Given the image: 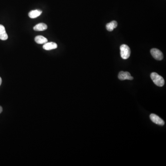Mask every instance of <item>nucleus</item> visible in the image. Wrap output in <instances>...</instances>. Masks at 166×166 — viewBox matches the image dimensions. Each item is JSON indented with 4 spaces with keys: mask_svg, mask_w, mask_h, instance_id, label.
I'll return each mask as SVG.
<instances>
[{
    "mask_svg": "<svg viewBox=\"0 0 166 166\" xmlns=\"http://www.w3.org/2000/svg\"><path fill=\"white\" fill-rule=\"evenodd\" d=\"M120 50L121 57L123 59H127L130 56V49L127 45H121L120 47Z\"/></svg>",
    "mask_w": 166,
    "mask_h": 166,
    "instance_id": "obj_2",
    "label": "nucleus"
},
{
    "mask_svg": "<svg viewBox=\"0 0 166 166\" xmlns=\"http://www.w3.org/2000/svg\"><path fill=\"white\" fill-rule=\"evenodd\" d=\"M119 79L121 80H132L133 78L131 75L130 73L128 72H123L121 71L119 73L118 75Z\"/></svg>",
    "mask_w": 166,
    "mask_h": 166,
    "instance_id": "obj_4",
    "label": "nucleus"
},
{
    "mask_svg": "<svg viewBox=\"0 0 166 166\" xmlns=\"http://www.w3.org/2000/svg\"><path fill=\"white\" fill-rule=\"evenodd\" d=\"M150 118L152 121L153 122L157 125L163 126L165 124V122L163 120L156 114H150Z\"/></svg>",
    "mask_w": 166,
    "mask_h": 166,
    "instance_id": "obj_5",
    "label": "nucleus"
},
{
    "mask_svg": "<svg viewBox=\"0 0 166 166\" xmlns=\"http://www.w3.org/2000/svg\"><path fill=\"white\" fill-rule=\"evenodd\" d=\"M2 112V108L1 106H0V114Z\"/></svg>",
    "mask_w": 166,
    "mask_h": 166,
    "instance_id": "obj_12",
    "label": "nucleus"
},
{
    "mask_svg": "<svg viewBox=\"0 0 166 166\" xmlns=\"http://www.w3.org/2000/svg\"><path fill=\"white\" fill-rule=\"evenodd\" d=\"M8 38V34L6 32L5 27L2 24H0V39L1 40H6Z\"/></svg>",
    "mask_w": 166,
    "mask_h": 166,
    "instance_id": "obj_6",
    "label": "nucleus"
},
{
    "mask_svg": "<svg viewBox=\"0 0 166 166\" xmlns=\"http://www.w3.org/2000/svg\"><path fill=\"white\" fill-rule=\"evenodd\" d=\"M150 53L154 58L158 60H161L163 59V55L160 50L156 48L152 49L150 50Z\"/></svg>",
    "mask_w": 166,
    "mask_h": 166,
    "instance_id": "obj_3",
    "label": "nucleus"
},
{
    "mask_svg": "<svg viewBox=\"0 0 166 166\" xmlns=\"http://www.w3.org/2000/svg\"><path fill=\"white\" fill-rule=\"evenodd\" d=\"M57 48V45L54 42H46L43 46V48L46 50H54Z\"/></svg>",
    "mask_w": 166,
    "mask_h": 166,
    "instance_id": "obj_7",
    "label": "nucleus"
},
{
    "mask_svg": "<svg viewBox=\"0 0 166 166\" xmlns=\"http://www.w3.org/2000/svg\"><path fill=\"white\" fill-rule=\"evenodd\" d=\"M42 13V11L40 10H35L31 11L29 13V16L32 19H35L39 17Z\"/></svg>",
    "mask_w": 166,
    "mask_h": 166,
    "instance_id": "obj_9",
    "label": "nucleus"
},
{
    "mask_svg": "<svg viewBox=\"0 0 166 166\" xmlns=\"http://www.w3.org/2000/svg\"><path fill=\"white\" fill-rule=\"evenodd\" d=\"M48 28L47 24L43 23L38 24L33 27V29L36 31H44Z\"/></svg>",
    "mask_w": 166,
    "mask_h": 166,
    "instance_id": "obj_10",
    "label": "nucleus"
},
{
    "mask_svg": "<svg viewBox=\"0 0 166 166\" xmlns=\"http://www.w3.org/2000/svg\"><path fill=\"white\" fill-rule=\"evenodd\" d=\"M35 41L38 44H45L48 42V39L42 36H37L35 38Z\"/></svg>",
    "mask_w": 166,
    "mask_h": 166,
    "instance_id": "obj_11",
    "label": "nucleus"
},
{
    "mask_svg": "<svg viewBox=\"0 0 166 166\" xmlns=\"http://www.w3.org/2000/svg\"><path fill=\"white\" fill-rule=\"evenodd\" d=\"M150 77L155 85L159 87H162L165 84L164 78L156 73H152L150 74Z\"/></svg>",
    "mask_w": 166,
    "mask_h": 166,
    "instance_id": "obj_1",
    "label": "nucleus"
},
{
    "mask_svg": "<svg viewBox=\"0 0 166 166\" xmlns=\"http://www.w3.org/2000/svg\"><path fill=\"white\" fill-rule=\"evenodd\" d=\"M117 22L116 21L114 20V21H111L109 23L106 24V29L108 31L112 32L114 30V29L117 27Z\"/></svg>",
    "mask_w": 166,
    "mask_h": 166,
    "instance_id": "obj_8",
    "label": "nucleus"
},
{
    "mask_svg": "<svg viewBox=\"0 0 166 166\" xmlns=\"http://www.w3.org/2000/svg\"><path fill=\"white\" fill-rule=\"evenodd\" d=\"M1 83H2V79L0 77V86L1 85Z\"/></svg>",
    "mask_w": 166,
    "mask_h": 166,
    "instance_id": "obj_13",
    "label": "nucleus"
}]
</instances>
